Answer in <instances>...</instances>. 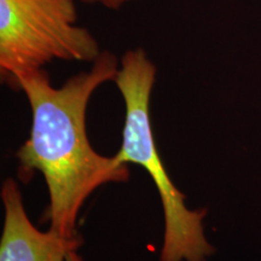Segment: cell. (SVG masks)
I'll use <instances>...</instances> for the list:
<instances>
[{"mask_svg": "<svg viewBox=\"0 0 261 261\" xmlns=\"http://www.w3.org/2000/svg\"><path fill=\"white\" fill-rule=\"evenodd\" d=\"M115 55L104 51L89 71L74 75L61 87H52L44 69L29 71L15 81L32 109V128L27 142L16 152L19 177L40 172L46 181L50 205L45 219L50 230L75 236L80 210L90 195L108 182L129 179L126 163L115 156L99 155L86 133V110L100 85L115 80L119 70Z\"/></svg>", "mask_w": 261, "mask_h": 261, "instance_id": "6da1fadb", "label": "cell"}, {"mask_svg": "<svg viewBox=\"0 0 261 261\" xmlns=\"http://www.w3.org/2000/svg\"><path fill=\"white\" fill-rule=\"evenodd\" d=\"M155 77V64L143 48L123 55L114 80L126 107L122 144L116 158L126 165L135 163L146 169L158 189L165 215L160 261H207L215 249L204 236L205 210L191 211L185 205V195L172 182L155 144L150 119Z\"/></svg>", "mask_w": 261, "mask_h": 261, "instance_id": "7a4b0ae2", "label": "cell"}, {"mask_svg": "<svg viewBox=\"0 0 261 261\" xmlns=\"http://www.w3.org/2000/svg\"><path fill=\"white\" fill-rule=\"evenodd\" d=\"M74 0H0V73L14 89L18 76L55 60L94 62L102 54L76 25Z\"/></svg>", "mask_w": 261, "mask_h": 261, "instance_id": "3957f363", "label": "cell"}, {"mask_svg": "<svg viewBox=\"0 0 261 261\" xmlns=\"http://www.w3.org/2000/svg\"><path fill=\"white\" fill-rule=\"evenodd\" d=\"M5 210L4 228L0 241V261H65L68 254L76 252L83 237L62 236L48 228L41 232L25 212L17 182L6 179L2 188Z\"/></svg>", "mask_w": 261, "mask_h": 261, "instance_id": "277c9868", "label": "cell"}, {"mask_svg": "<svg viewBox=\"0 0 261 261\" xmlns=\"http://www.w3.org/2000/svg\"><path fill=\"white\" fill-rule=\"evenodd\" d=\"M86 3H93V4H100L106 6L108 9H119L120 6H122L126 3L132 2V0H83Z\"/></svg>", "mask_w": 261, "mask_h": 261, "instance_id": "5b68a950", "label": "cell"}, {"mask_svg": "<svg viewBox=\"0 0 261 261\" xmlns=\"http://www.w3.org/2000/svg\"><path fill=\"white\" fill-rule=\"evenodd\" d=\"M65 261H84V260H83V257L77 255L76 252H71L70 254H68Z\"/></svg>", "mask_w": 261, "mask_h": 261, "instance_id": "8992f818", "label": "cell"}]
</instances>
